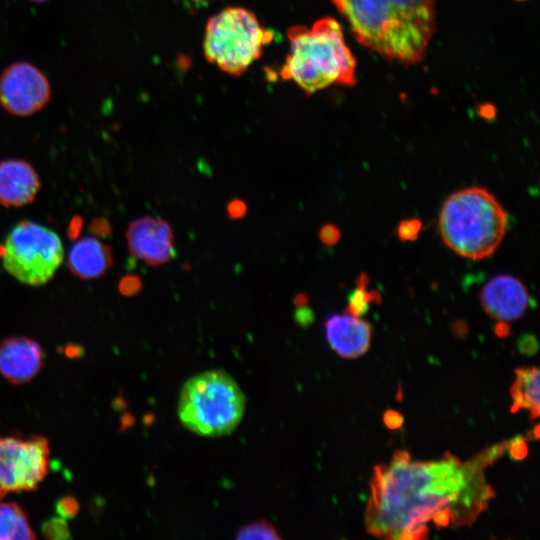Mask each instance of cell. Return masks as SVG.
Listing matches in <instances>:
<instances>
[{
    "instance_id": "2",
    "label": "cell",
    "mask_w": 540,
    "mask_h": 540,
    "mask_svg": "<svg viewBox=\"0 0 540 540\" xmlns=\"http://www.w3.org/2000/svg\"><path fill=\"white\" fill-rule=\"evenodd\" d=\"M356 40L403 65L421 62L436 30L435 0H331Z\"/></svg>"
},
{
    "instance_id": "11",
    "label": "cell",
    "mask_w": 540,
    "mask_h": 540,
    "mask_svg": "<svg viewBox=\"0 0 540 540\" xmlns=\"http://www.w3.org/2000/svg\"><path fill=\"white\" fill-rule=\"evenodd\" d=\"M525 285L516 277L500 274L491 278L480 293L481 305L491 318L513 321L520 318L529 305Z\"/></svg>"
},
{
    "instance_id": "8",
    "label": "cell",
    "mask_w": 540,
    "mask_h": 540,
    "mask_svg": "<svg viewBox=\"0 0 540 540\" xmlns=\"http://www.w3.org/2000/svg\"><path fill=\"white\" fill-rule=\"evenodd\" d=\"M49 469V446L40 436H0V498L9 492L34 490Z\"/></svg>"
},
{
    "instance_id": "29",
    "label": "cell",
    "mask_w": 540,
    "mask_h": 540,
    "mask_svg": "<svg viewBox=\"0 0 540 540\" xmlns=\"http://www.w3.org/2000/svg\"><path fill=\"white\" fill-rule=\"evenodd\" d=\"M384 423L390 429L399 428L403 424V417L401 414L394 410H388L384 414Z\"/></svg>"
},
{
    "instance_id": "20",
    "label": "cell",
    "mask_w": 540,
    "mask_h": 540,
    "mask_svg": "<svg viewBox=\"0 0 540 540\" xmlns=\"http://www.w3.org/2000/svg\"><path fill=\"white\" fill-rule=\"evenodd\" d=\"M422 229L419 219L402 220L397 227V236L401 241H415Z\"/></svg>"
},
{
    "instance_id": "10",
    "label": "cell",
    "mask_w": 540,
    "mask_h": 540,
    "mask_svg": "<svg viewBox=\"0 0 540 540\" xmlns=\"http://www.w3.org/2000/svg\"><path fill=\"white\" fill-rule=\"evenodd\" d=\"M125 236L130 254L147 265L159 266L176 256L172 228L162 218H137L129 223Z\"/></svg>"
},
{
    "instance_id": "30",
    "label": "cell",
    "mask_w": 540,
    "mask_h": 540,
    "mask_svg": "<svg viewBox=\"0 0 540 540\" xmlns=\"http://www.w3.org/2000/svg\"><path fill=\"white\" fill-rule=\"evenodd\" d=\"M186 4H188L190 7L200 9L205 8L212 3L219 1V0H184Z\"/></svg>"
},
{
    "instance_id": "16",
    "label": "cell",
    "mask_w": 540,
    "mask_h": 540,
    "mask_svg": "<svg viewBox=\"0 0 540 540\" xmlns=\"http://www.w3.org/2000/svg\"><path fill=\"white\" fill-rule=\"evenodd\" d=\"M539 382L540 371L537 367H523L515 370V380L510 388L512 397V413L520 409L530 411V419L533 421L539 417Z\"/></svg>"
},
{
    "instance_id": "27",
    "label": "cell",
    "mask_w": 540,
    "mask_h": 540,
    "mask_svg": "<svg viewBox=\"0 0 540 540\" xmlns=\"http://www.w3.org/2000/svg\"><path fill=\"white\" fill-rule=\"evenodd\" d=\"M537 348V340L531 334L523 335L518 341V349L524 354H533Z\"/></svg>"
},
{
    "instance_id": "7",
    "label": "cell",
    "mask_w": 540,
    "mask_h": 540,
    "mask_svg": "<svg viewBox=\"0 0 540 540\" xmlns=\"http://www.w3.org/2000/svg\"><path fill=\"white\" fill-rule=\"evenodd\" d=\"M63 258L64 248L58 234L33 221L15 224L0 244V261L4 269L30 286L47 283Z\"/></svg>"
},
{
    "instance_id": "3",
    "label": "cell",
    "mask_w": 540,
    "mask_h": 540,
    "mask_svg": "<svg viewBox=\"0 0 540 540\" xmlns=\"http://www.w3.org/2000/svg\"><path fill=\"white\" fill-rule=\"evenodd\" d=\"M287 36L289 53L280 70L283 79L292 80L307 94L334 84H356L357 62L334 18H320L310 27L292 26Z\"/></svg>"
},
{
    "instance_id": "33",
    "label": "cell",
    "mask_w": 540,
    "mask_h": 540,
    "mask_svg": "<svg viewBox=\"0 0 540 540\" xmlns=\"http://www.w3.org/2000/svg\"><path fill=\"white\" fill-rule=\"evenodd\" d=\"M453 331L454 333H457L459 336L462 334H465L467 332V325L464 322H456L453 324Z\"/></svg>"
},
{
    "instance_id": "34",
    "label": "cell",
    "mask_w": 540,
    "mask_h": 540,
    "mask_svg": "<svg viewBox=\"0 0 540 540\" xmlns=\"http://www.w3.org/2000/svg\"><path fill=\"white\" fill-rule=\"evenodd\" d=\"M30 2H33V3H44V2H47L49 0H28Z\"/></svg>"
},
{
    "instance_id": "24",
    "label": "cell",
    "mask_w": 540,
    "mask_h": 540,
    "mask_svg": "<svg viewBox=\"0 0 540 540\" xmlns=\"http://www.w3.org/2000/svg\"><path fill=\"white\" fill-rule=\"evenodd\" d=\"M510 457L515 460L523 459L527 454L526 439L523 436H516L512 440H509V446L507 450Z\"/></svg>"
},
{
    "instance_id": "26",
    "label": "cell",
    "mask_w": 540,
    "mask_h": 540,
    "mask_svg": "<svg viewBox=\"0 0 540 540\" xmlns=\"http://www.w3.org/2000/svg\"><path fill=\"white\" fill-rule=\"evenodd\" d=\"M247 212L246 203L240 198H233L227 204V213L231 219H241Z\"/></svg>"
},
{
    "instance_id": "12",
    "label": "cell",
    "mask_w": 540,
    "mask_h": 540,
    "mask_svg": "<svg viewBox=\"0 0 540 540\" xmlns=\"http://www.w3.org/2000/svg\"><path fill=\"white\" fill-rule=\"evenodd\" d=\"M372 329L368 322L349 313L334 314L325 322V335L330 347L343 358L364 355L371 342Z\"/></svg>"
},
{
    "instance_id": "32",
    "label": "cell",
    "mask_w": 540,
    "mask_h": 540,
    "mask_svg": "<svg viewBox=\"0 0 540 540\" xmlns=\"http://www.w3.org/2000/svg\"><path fill=\"white\" fill-rule=\"evenodd\" d=\"M294 303L297 307L305 306L308 303V296L304 293H298L294 297Z\"/></svg>"
},
{
    "instance_id": "9",
    "label": "cell",
    "mask_w": 540,
    "mask_h": 540,
    "mask_svg": "<svg viewBox=\"0 0 540 540\" xmlns=\"http://www.w3.org/2000/svg\"><path fill=\"white\" fill-rule=\"evenodd\" d=\"M51 93L46 74L30 62L11 63L0 74V106L11 115L38 113L49 103Z\"/></svg>"
},
{
    "instance_id": "5",
    "label": "cell",
    "mask_w": 540,
    "mask_h": 540,
    "mask_svg": "<svg viewBox=\"0 0 540 540\" xmlns=\"http://www.w3.org/2000/svg\"><path fill=\"white\" fill-rule=\"evenodd\" d=\"M245 397L232 376L223 370L194 375L182 386L178 416L190 431L208 437L231 433L240 423Z\"/></svg>"
},
{
    "instance_id": "22",
    "label": "cell",
    "mask_w": 540,
    "mask_h": 540,
    "mask_svg": "<svg viewBox=\"0 0 540 540\" xmlns=\"http://www.w3.org/2000/svg\"><path fill=\"white\" fill-rule=\"evenodd\" d=\"M141 280L135 275L123 277L119 283V291L125 296H132L141 290Z\"/></svg>"
},
{
    "instance_id": "4",
    "label": "cell",
    "mask_w": 540,
    "mask_h": 540,
    "mask_svg": "<svg viewBox=\"0 0 540 540\" xmlns=\"http://www.w3.org/2000/svg\"><path fill=\"white\" fill-rule=\"evenodd\" d=\"M507 224L503 206L482 187L452 193L444 201L438 219L445 245L472 260L487 258L495 252L505 236Z\"/></svg>"
},
{
    "instance_id": "17",
    "label": "cell",
    "mask_w": 540,
    "mask_h": 540,
    "mask_svg": "<svg viewBox=\"0 0 540 540\" xmlns=\"http://www.w3.org/2000/svg\"><path fill=\"white\" fill-rule=\"evenodd\" d=\"M34 538L22 508L15 503L0 501V540Z\"/></svg>"
},
{
    "instance_id": "31",
    "label": "cell",
    "mask_w": 540,
    "mask_h": 540,
    "mask_svg": "<svg viewBox=\"0 0 540 540\" xmlns=\"http://www.w3.org/2000/svg\"><path fill=\"white\" fill-rule=\"evenodd\" d=\"M510 328L507 322L505 321H499L497 325L495 326V333L499 337H505L509 334Z\"/></svg>"
},
{
    "instance_id": "28",
    "label": "cell",
    "mask_w": 540,
    "mask_h": 540,
    "mask_svg": "<svg viewBox=\"0 0 540 540\" xmlns=\"http://www.w3.org/2000/svg\"><path fill=\"white\" fill-rule=\"evenodd\" d=\"M294 319L297 324L306 327L313 322L314 313L310 308H307L306 305L300 306L297 307L294 313Z\"/></svg>"
},
{
    "instance_id": "23",
    "label": "cell",
    "mask_w": 540,
    "mask_h": 540,
    "mask_svg": "<svg viewBox=\"0 0 540 540\" xmlns=\"http://www.w3.org/2000/svg\"><path fill=\"white\" fill-rule=\"evenodd\" d=\"M340 230L337 226L333 224H326L322 226V228L319 231V239L320 241L328 246H332L338 243L340 240Z\"/></svg>"
},
{
    "instance_id": "25",
    "label": "cell",
    "mask_w": 540,
    "mask_h": 540,
    "mask_svg": "<svg viewBox=\"0 0 540 540\" xmlns=\"http://www.w3.org/2000/svg\"><path fill=\"white\" fill-rule=\"evenodd\" d=\"M78 510V505L75 499L66 497L57 503V512L61 518H71Z\"/></svg>"
},
{
    "instance_id": "19",
    "label": "cell",
    "mask_w": 540,
    "mask_h": 540,
    "mask_svg": "<svg viewBox=\"0 0 540 540\" xmlns=\"http://www.w3.org/2000/svg\"><path fill=\"white\" fill-rule=\"evenodd\" d=\"M237 539H280L275 527L267 521H257L239 529Z\"/></svg>"
},
{
    "instance_id": "1",
    "label": "cell",
    "mask_w": 540,
    "mask_h": 540,
    "mask_svg": "<svg viewBox=\"0 0 540 540\" xmlns=\"http://www.w3.org/2000/svg\"><path fill=\"white\" fill-rule=\"evenodd\" d=\"M503 441L466 461L446 452L439 460L412 461L405 450L374 468L364 512L366 531L388 539H424L438 527L473 524L495 492L485 469L508 450Z\"/></svg>"
},
{
    "instance_id": "14",
    "label": "cell",
    "mask_w": 540,
    "mask_h": 540,
    "mask_svg": "<svg viewBox=\"0 0 540 540\" xmlns=\"http://www.w3.org/2000/svg\"><path fill=\"white\" fill-rule=\"evenodd\" d=\"M41 187L33 166L22 159L0 162V205L21 207L31 203Z\"/></svg>"
},
{
    "instance_id": "15",
    "label": "cell",
    "mask_w": 540,
    "mask_h": 540,
    "mask_svg": "<svg viewBox=\"0 0 540 540\" xmlns=\"http://www.w3.org/2000/svg\"><path fill=\"white\" fill-rule=\"evenodd\" d=\"M113 264L111 248L95 237L78 239L70 248L68 268L81 279H95L104 275Z\"/></svg>"
},
{
    "instance_id": "18",
    "label": "cell",
    "mask_w": 540,
    "mask_h": 540,
    "mask_svg": "<svg viewBox=\"0 0 540 540\" xmlns=\"http://www.w3.org/2000/svg\"><path fill=\"white\" fill-rule=\"evenodd\" d=\"M369 283L368 276L362 273L356 279V288L348 297L346 313L356 317H361L369 310L372 302H380L381 296L377 291L367 290Z\"/></svg>"
},
{
    "instance_id": "13",
    "label": "cell",
    "mask_w": 540,
    "mask_h": 540,
    "mask_svg": "<svg viewBox=\"0 0 540 540\" xmlns=\"http://www.w3.org/2000/svg\"><path fill=\"white\" fill-rule=\"evenodd\" d=\"M43 351L26 337H12L0 344V373L14 384L30 381L40 370Z\"/></svg>"
},
{
    "instance_id": "6",
    "label": "cell",
    "mask_w": 540,
    "mask_h": 540,
    "mask_svg": "<svg viewBox=\"0 0 540 540\" xmlns=\"http://www.w3.org/2000/svg\"><path fill=\"white\" fill-rule=\"evenodd\" d=\"M274 36L252 11L227 7L210 17L206 24L204 55L209 63L238 77L261 57L263 48Z\"/></svg>"
},
{
    "instance_id": "21",
    "label": "cell",
    "mask_w": 540,
    "mask_h": 540,
    "mask_svg": "<svg viewBox=\"0 0 540 540\" xmlns=\"http://www.w3.org/2000/svg\"><path fill=\"white\" fill-rule=\"evenodd\" d=\"M43 531L50 538H66L68 536L67 524L61 517L46 522Z\"/></svg>"
}]
</instances>
